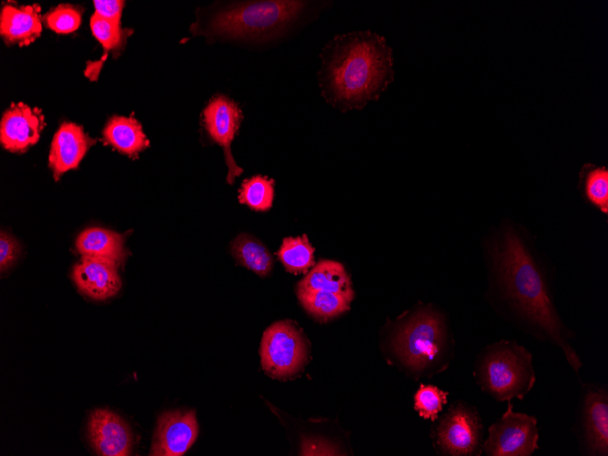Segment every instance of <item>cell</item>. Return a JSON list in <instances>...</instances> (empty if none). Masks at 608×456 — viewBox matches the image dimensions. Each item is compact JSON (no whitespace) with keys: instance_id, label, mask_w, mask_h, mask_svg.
<instances>
[{"instance_id":"cell-25","label":"cell","mask_w":608,"mask_h":456,"mask_svg":"<svg viewBox=\"0 0 608 456\" xmlns=\"http://www.w3.org/2000/svg\"><path fill=\"white\" fill-rule=\"evenodd\" d=\"M90 27L93 35L103 46L105 54L122 47L131 33L128 29H123L119 23L105 19L96 14L91 16Z\"/></svg>"},{"instance_id":"cell-22","label":"cell","mask_w":608,"mask_h":456,"mask_svg":"<svg viewBox=\"0 0 608 456\" xmlns=\"http://www.w3.org/2000/svg\"><path fill=\"white\" fill-rule=\"evenodd\" d=\"M314 248L308 237L285 238L278 256L286 269L294 274L304 273L314 265Z\"/></svg>"},{"instance_id":"cell-14","label":"cell","mask_w":608,"mask_h":456,"mask_svg":"<svg viewBox=\"0 0 608 456\" xmlns=\"http://www.w3.org/2000/svg\"><path fill=\"white\" fill-rule=\"evenodd\" d=\"M72 276L79 291L96 300L107 299L121 288L117 264L106 258L82 256Z\"/></svg>"},{"instance_id":"cell-4","label":"cell","mask_w":608,"mask_h":456,"mask_svg":"<svg viewBox=\"0 0 608 456\" xmlns=\"http://www.w3.org/2000/svg\"><path fill=\"white\" fill-rule=\"evenodd\" d=\"M392 349L400 366L413 379L446 370L453 341L444 316L431 306L417 308L396 328Z\"/></svg>"},{"instance_id":"cell-8","label":"cell","mask_w":608,"mask_h":456,"mask_svg":"<svg viewBox=\"0 0 608 456\" xmlns=\"http://www.w3.org/2000/svg\"><path fill=\"white\" fill-rule=\"evenodd\" d=\"M260 361L265 372L276 379L299 373L307 360V343L302 332L290 320L271 324L260 342Z\"/></svg>"},{"instance_id":"cell-19","label":"cell","mask_w":608,"mask_h":456,"mask_svg":"<svg viewBox=\"0 0 608 456\" xmlns=\"http://www.w3.org/2000/svg\"><path fill=\"white\" fill-rule=\"evenodd\" d=\"M103 136L106 143L131 157H137L149 145L142 126L134 117H111L103 130Z\"/></svg>"},{"instance_id":"cell-3","label":"cell","mask_w":608,"mask_h":456,"mask_svg":"<svg viewBox=\"0 0 608 456\" xmlns=\"http://www.w3.org/2000/svg\"><path fill=\"white\" fill-rule=\"evenodd\" d=\"M306 6L307 2L289 0L231 2L193 24L192 32L208 38L266 41L288 31Z\"/></svg>"},{"instance_id":"cell-6","label":"cell","mask_w":608,"mask_h":456,"mask_svg":"<svg viewBox=\"0 0 608 456\" xmlns=\"http://www.w3.org/2000/svg\"><path fill=\"white\" fill-rule=\"evenodd\" d=\"M483 434L477 409L461 400L453 402L431 429L435 449L450 456L481 455Z\"/></svg>"},{"instance_id":"cell-13","label":"cell","mask_w":608,"mask_h":456,"mask_svg":"<svg viewBox=\"0 0 608 456\" xmlns=\"http://www.w3.org/2000/svg\"><path fill=\"white\" fill-rule=\"evenodd\" d=\"M44 127L40 109L24 103L12 104L1 119V145L11 152L24 151L38 141Z\"/></svg>"},{"instance_id":"cell-11","label":"cell","mask_w":608,"mask_h":456,"mask_svg":"<svg viewBox=\"0 0 608 456\" xmlns=\"http://www.w3.org/2000/svg\"><path fill=\"white\" fill-rule=\"evenodd\" d=\"M198 434L194 410L164 412L158 417L149 455L182 456L196 441Z\"/></svg>"},{"instance_id":"cell-20","label":"cell","mask_w":608,"mask_h":456,"mask_svg":"<svg viewBox=\"0 0 608 456\" xmlns=\"http://www.w3.org/2000/svg\"><path fill=\"white\" fill-rule=\"evenodd\" d=\"M231 253L237 261L260 277L270 273L273 258L269 249L251 236L241 234L231 243Z\"/></svg>"},{"instance_id":"cell-9","label":"cell","mask_w":608,"mask_h":456,"mask_svg":"<svg viewBox=\"0 0 608 456\" xmlns=\"http://www.w3.org/2000/svg\"><path fill=\"white\" fill-rule=\"evenodd\" d=\"M483 440L481 453L486 456H531L539 449V427L534 415L513 410L507 401L505 411L491 423Z\"/></svg>"},{"instance_id":"cell-10","label":"cell","mask_w":608,"mask_h":456,"mask_svg":"<svg viewBox=\"0 0 608 456\" xmlns=\"http://www.w3.org/2000/svg\"><path fill=\"white\" fill-rule=\"evenodd\" d=\"M242 112L236 102L224 95L213 96L203 110L204 127L210 138L223 147L228 167L227 181L233 185L236 177L242 174L232 156L230 145L242 121Z\"/></svg>"},{"instance_id":"cell-27","label":"cell","mask_w":608,"mask_h":456,"mask_svg":"<svg viewBox=\"0 0 608 456\" xmlns=\"http://www.w3.org/2000/svg\"><path fill=\"white\" fill-rule=\"evenodd\" d=\"M48 28L58 34L76 31L81 23L80 11L70 5H60L44 15Z\"/></svg>"},{"instance_id":"cell-26","label":"cell","mask_w":608,"mask_h":456,"mask_svg":"<svg viewBox=\"0 0 608 456\" xmlns=\"http://www.w3.org/2000/svg\"><path fill=\"white\" fill-rule=\"evenodd\" d=\"M586 198L603 213L608 212V170L604 167L587 169L583 179Z\"/></svg>"},{"instance_id":"cell-5","label":"cell","mask_w":608,"mask_h":456,"mask_svg":"<svg viewBox=\"0 0 608 456\" xmlns=\"http://www.w3.org/2000/svg\"><path fill=\"white\" fill-rule=\"evenodd\" d=\"M473 377L497 401L522 400L536 383L532 354L514 339L489 343L476 356Z\"/></svg>"},{"instance_id":"cell-1","label":"cell","mask_w":608,"mask_h":456,"mask_svg":"<svg viewBox=\"0 0 608 456\" xmlns=\"http://www.w3.org/2000/svg\"><path fill=\"white\" fill-rule=\"evenodd\" d=\"M486 259L491 303L523 333L560 350L580 381L576 335L558 313L543 262L512 228L487 246Z\"/></svg>"},{"instance_id":"cell-7","label":"cell","mask_w":608,"mask_h":456,"mask_svg":"<svg viewBox=\"0 0 608 456\" xmlns=\"http://www.w3.org/2000/svg\"><path fill=\"white\" fill-rule=\"evenodd\" d=\"M573 431L581 455L608 456V389L581 380Z\"/></svg>"},{"instance_id":"cell-21","label":"cell","mask_w":608,"mask_h":456,"mask_svg":"<svg viewBox=\"0 0 608 456\" xmlns=\"http://www.w3.org/2000/svg\"><path fill=\"white\" fill-rule=\"evenodd\" d=\"M297 296L305 310L319 321L349 310L351 302L341 295L322 290L297 289Z\"/></svg>"},{"instance_id":"cell-17","label":"cell","mask_w":608,"mask_h":456,"mask_svg":"<svg viewBox=\"0 0 608 456\" xmlns=\"http://www.w3.org/2000/svg\"><path fill=\"white\" fill-rule=\"evenodd\" d=\"M299 289L322 290L354 299L350 279L342 264L323 259L298 283Z\"/></svg>"},{"instance_id":"cell-15","label":"cell","mask_w":608,"mask_h":456,"mask_svg":"<svg viewBox=\"0 0 608 456\" xmlns=\"http://www.w3.org/2000/svg\"><path fill=\"white\" fill-rule=\"evenodd\" d=\"M95 139L81 126L66 122L56 132L48 157L49 167L56 180L65 172L76 168Z\"/></svg>"},{"instance_id":"cell-24","label":"cell","mask_w":608,"mask_h":456,"mask_svg":"<svg viewBox=\"0 0 608 456\" xmlns=\"http://www.w3.org/2000/svg\"><path fill=\"white\" fill-rule=\"evenodd\" d=\"M447 397L448 392L434 385L421 384L413 396V408L422 419L435 421Z\"/></svg>"},{"instance_id":"cell-18","label":"cell","mask_w":608,"mask_h":456,"mask_svg":"<svg viewBox=\"0 0 608 456\" xmlns=\"http://www.w3.org/2000/svg\"><path fill=\"white\" fill-rule=\"evenodd\" d=\"M76 247L82 256L110 259L117 265L127 257L123 236L102 228L82 231L76 240Z\"/></svg>"},{"instance_id":"cell-2","label":"cell","mask_w":608,"mask_h":456,"mask_svg":"<svg viewBox=\"0 0 608 456\" xmlns=\"http://www.w3.org/2000/svg\"><path fill=\"white\" fill-rule=\"evenodd\" d=\"M320 57L321 94L342 112L362 109L393 81L392 50L384 37L370 30L336 35Z\"/></svg>"},{"instance_id":"cell-23","label":"cell","mask_w":608,"mask_h":456,"mask_svg":"<svg viewBox=\"0 0 608 456\" xmlns=\"http://www.w3.org/2000/svg\"><path fill=\"white\" fill-rule=\"evenodd\" d=\"M274 184V179L260 175L244 179L238 190V202L253 210H269L275 196Z\"/></svg>"},{"instance_id":"cell-12","label":"cell","mask_w":608,"mask_h":456,"mask_svg":"<svg viewBox=\"0 0 608 456\" xmlns=\"http://www.w3.org/2000/svg\"><path fill=\"white\" fill-rule=\"evenodd\" d=\"M88 437L97 455L127 456L131 453V430L120 416L109 410L97 409L90 414Z\"/></svg>"},{"instance_id":"cell-28","label":"cell","mask_w":608,"mask_h":456,"mask_svg":"<svg viewBox=\"0 0 608 456\" xmlns=\"http://www.w3.org/2000/svg\"><path fill=\"white\" fill-rule=\"evenodd\" d=\"M19 248L15 240L1 232L0 237V268L1 271L7 269L16 259Z\"/></svg>"},{"instance_id":"cell-16","label":"cell","mask_w":608,"mask_h":456,"mask_svg":"<svg viewBox=\"0 0 608 456\" xmlns=\"http://www.w3.org/2000/svg\"><path fill=\"white\" fill-rule=\"evenodd\" d=\"M37 5L16 7L5 5L1 10L0 34L7 45L27 46L40 36L42 22Z\"/></svg>"},{"instance_id":"cell-29","label":"cell","mask_w":608,"mask_h":456,"mask_svg":"<svg viewBox=\"0 0 608 456\" xmlns=\"http://www.w3.org/2000/svg\"><path fill=\"white\" fill-rule=\"evenodd\" d=\"M93 3L96 9L95 14L98 15L99 16L105 19L111 20L120 24L122 10L125 3L124 1L95 0Z\"/></svg>"}]
</instances>
